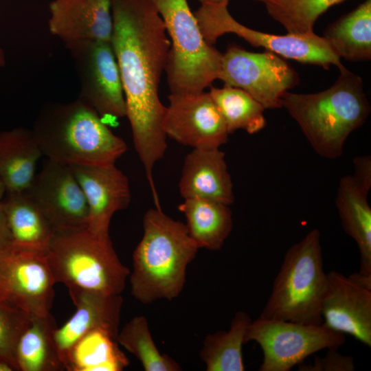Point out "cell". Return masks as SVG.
<instances>
[{"label": "cell", "mask_w": 371, "mask_h": 371, "mask_svg": "<svg viewBox=\"0 0 371 371\" xmlns=\"http://www.w3.org/2000/svg\"><path fill=\"white\" fill-rule=\"evenodd\" d=\"M111 45L117 63L135 150L152 190L153 170L167 148L166 106L159 95L170 41L150 0H112Z\"/></svg>", "instance_id": "obj_1"}, {"label": "cell", "mask_w": 371, "mask_h": 371, "mask_svg": "<svg viewBox=\"0 0 371 371\" xmlns=\"http://www.w3.org/2000/svg\"><path fill=\"white\" fill-rule=\"evenodd\" d=\"M144 234L133 254L131 293L142 304L172 300L181 293L188 266L199 249L185 223L160 208H150L143 218Z\"/></svg>", "instance_id": "obj_2"}, {"label": "cell", "mask_w": 371, "mask_h": 371, "mask_svg": "<svg viewBox=\"0 0 371 371\" xmlns=\"http://www.w3.org/2000/svg\"><path fill=\"white\" fill-rule=\"evenodd\" d=\"M334 84L315 93L286 92L282 106L297 123L315 152L339 157L348 136L368 119L370 105L361 77L344 66Z\"/></svg>", "instance_id": "obj_3"}, {"label": "cell", "mask_w": 371, "mask_h": 371, "mask_svg": "<svg viewBox=\"0 0 371 371\" xmlns=\"http://www.w3.org/2000/svg\"><path fill=\"white\" fill-rule=\"evenodd\" d=\"M43 155L68 166L115 164L127 145L80 99L44 107L32 129Z\"/></svg>", "instance_id": "obj_4"}, {"label": "cell", "mask_w": 371, "mask_h": 371, "mask_svg": "<svg viewBox=\"0 0 371 371\" xmlns=\"http://www.w3.org/2000/svg\"><path fill=\"white\" fill-rule=\"evenodd\" d=\"M46 254L56 283L68 290L120 295L130 274L109 235L97 234L87 226L55 231Z\"/></svg>", "instance_id": "obj_5"}, {"label": "cell", "mask_w": 371, "mask_h": 371, "mask_svg": "<svg viewBox=\"0 0 371 371\" xmlns=\"http://www.w3.org/2000/svg\"><path fill=\"white\" fill-rule=\"evenodd\" d=\"M320 232L309 231L284 254L271 294L260 317L322 324V302L326 289Z\"/></svg>", "instance_id": "obj_6"}, {"label": "cell", "mask_w": 371, "mask_h": 371, "mask_svg": "<svg viewBox=\"0 0 371 371\" xmlns=\"http://www.w3.org/2000/svg\"><path fill=\"white\" fill-rule=\"evenodd\" d=\"M150 1L170 38L165 68L170 93L203 91L218 79L223 54L205 41L187 0Z\"/></svg>", "instance_id": "obj_7"}, {"label": "cell", "mask_w": 371, "mask_h": 371, "mask_svg": "<svg viewBox=\"0 0 371 371\" xmlns=\"http://www.w3.org/2000/svg\"><path fill=\"white\" fill-rule=\"evenodd\" d=\"M228 3H201L194 12L205 41L213 45L227 33H233L254 47H262L284 58L328 69L344 65L323 36L313 32L276 35L251 29L238 22L229 13Z\"/></svg>", "instance_id": "obj_8"}, {"label": "cell", "mask_w": 371, "mask_h": 371, "mask_svg": "<svg viewBox=\"0 0 371 371\" xmlns=\"http://www.w3.org/2000/svg\"><path fill=\"white\" fill-rule=\"evenodd\" d=\"M343 333L325 324H305L259 317L251 321L245 335L260 346L263 359L259 371H289L319 350H337L346 341Z\"/></svg>", "instance_id": "obj_9"}, {"label": "cell", "mask_w": 371, "mask_h": 371, "mask_svg": "<svg viewBox=\"0 0 371 371\" xmlns=\"http://www.w3.org/2000/svg\"><path fill=\"white\" fill-rule=\"evenodd\" d=\"M56 283L45 251L14 243L0 251V300L31 317L50 313Z\"/></svg>", "instance_id": "obj_10"}, {"label": "cell", "mask_w": 371, "mask_h": 371, "mask_svg": "<svg viewBox=\"0 0 371 371\" xmlns=\"http://www.w3.org/2000/svg\"><path fill=\"white\" fill-rule=\"evenodd\" d=\"M65 44L78 76V98L102 120L125 117L124 90L111 42L84 40Z\"/></svg>", "instance_id": "obj_11"}, {"label": "cell", "mask_w": 371, "mask_h": 371, "mask_svg": "<svg viewBox=\"0 0 371 371\" xmlns=\"http://www.w3.org/2000/svg\"><path fill=\"white\" fill-rule=\"evenodd\" d=\"M218 79L225 85L240 88L265 109L282 108V98L299 82L297 72L281 56L266 50L247 51L236 45L222 55Z\"/></svg>", "instance_id": "obj_12"}, {"label": "cell", "mask_w": 371, "mask_h": 371, "mask_svg": "<svg viewBox=\"0 0 371 371\" xmlns=\"http://www.w3.org/2000/svg\"><path fill=\"white\" fill-rule=\"evenodd\" d=\"M163 127L167 137L192 148H219L229 135L209 92L170 93Z\"/></svg>", "instance_id": "obj_13"}, {"label": "cell", "mask_w": 371, "mask_h": 371, "mask_svg": "<svg viewBox=\"0 0 371 371\" xmlns=\"http://www.w3.org/2000/svg\"><path fill=\"white\" fill-rule=\"evenodd\" d=\"M25 192L54 231L87 226V201L69 166L47 159Z\"/></svg>", "instance_id": "obj_14"}, {"label": "cell", "mask_w": 371, "mask_h": 371, "mask_svg": "<svg viewBox=\"0 0 371 371\" xmlns=\"http://www.w3.org/2000/svg\"><path fill=\"white\" fill-rule=\"evenodd\" d=\"M355 172L339 180L335 205L344 232L357 243L360 253L359 273L371 276V157L353 159Z\"/></svg>", "instance_id": "obj_15"}, {"label": "cell", "mask_w": 371, "mask_h": 371, "mask_svg": "<svg viewBox=\"0 0 371 371\" xmlns=\"http://www.w3.org/2000/svg\"><path fill=\"white\" fill-rule=\"evenodd\" d=\"M326 275L322 302L323 324L371 347V289L335 271Z\"/></svg>", "instance_id": "obj_16"}, {"label": "cell", "mask_w": 371, "mask_h": 371, "mask_svg": "<svg viewBox=\"0 0 371 371\" xmlns=\"http://www.w3.org/2000/svg\"><path fill=\"white\" fill-rule=\"evenodd\" d=\"M88 206L87 227L93 232L109 236L113 216L126 209L131 199L127 177L115 164L71 165Z\"/></svg>", "instance_id": "obj_17"}, {"label": "cell", "mask_w": 371, "mask_h": 371, "mask_svg": "<svg viewBox=\"0 0 371 371\" xmlns=\"http://www.w3.org/2000/svg\"><path fill=\"white\" fill-rule=\"evenodd\" d=\"M68 291L76 311L54 332L56 350L65 369L71 349L87 333L102 329L117 339L123 303L120 294L107 295L80 289Z\"/></svg>", "instance_id": "obj_18"}, {"label": "cell", "mask_w": 371, "mask_h": 371, "mask_svg": "<svg viewBox=\"0 0 371 371\" xmlns=\"http://www.w3.org/2000/svg\"><path fill=\"white\" fill-rule=\"evenodd\" d=\"M112 0H53L48 26L52 34L67 42H111Z\"/></svg>", "instance_id": "obj_19"}, {"label": "cell", "mask_w": 371, "mask_h": 371, "mask_svg": "<svg viewBox=\"0 0 371 371\" xmlns=\"http://www.w3.org/2000/svg\"><path fill=\"white\" fill-rule=\"evenodd\" d=\"M179 190L183 199L201 198L232 204L233 183L225 153L219 148H193L184 159Z\"/></svg>", "instance_id": "obj_20"}, {"label": "cell", "mask_w": 371, "mask_h": 371, "mask_svg": "<svg viewBox=\"0 0 371 371\" xmlns=\"http://www.w3.org/2000/svg\"><path fill=\"white\" fill-rule=\"evenodd\" d=\"M42 155L32 130L17 127L0 131V179L5 193L29 188Z\"/></svg>", "instance_id": "obj_21"}, {"label": "cell", "mask_w": 371, "mask_h": 371, "mask_svg": "<svg viewBox=\"0 0 371 371\" xmlns=\"http://www.w3.org/2000/svg\"><path fill=\"white\" fill-rule=\"evenodd\" d=\"M177 208L185 216L188 233L199 249H221L233 226L229 205L206 199L188 198Z\"/></svg>", "instance_id": "obj_22"}, {"label": "cell", "mask_w": 371, "mask_h": 371, "mask_svg": "<svg viewBox=\"0 0 371 371\" xmlns=\"http://www.w3.org/2000/svg\"><path fill=\"white\" fill-rule=\"evenodd\" d=\"M1 203L13 243L47 252L55 231L27 192L5 193Z\"/></svg>", "instance_id": "obj_23"}, {"label": "cell", "mask_w": 371, "mask_h": 371, "mask_svg": "<svg viewBox=\"0 0 371 371\" xmlns=\"http://www.w3.org/2000/svg\"><path fill=\"white\" fill-rule=\"evenodd\" d=\"M323 38L339 58L350 61L371 58V0L329 25Z\"/></svg>", "instance_id": "obj_24"}, {"label": "cell", "mask_w": 371, "mask_h": 371, "mask_svg": "<svg viewBox=\"0 0 371 371\" xmlns=\"http://www.w3.org/2000/svg\"><path fill=\"white\" fill-rule=\"evenodd\" d=\"M56 324L49 313L31 317L17 345L16 361L21 371H60L65 366L54 339Z\"/></svg>", "instance_id": "obj_25"}, {"label": "cell", "mask_w": 371, "mask_h": 371, "mask_svg": "<svg viewBox=\"0 0 371 371\" xmlns=\"http://www.w3.org/2000/svg\"><path fill=\"white\" fill-rule=\"evenodd\" d=\"M251 319L245 311L236 312L228 330L205 336L199 355L207 371H243V345Z\"/></svg>", "instance_id": "obj_26"}, {"label": "cell", "mask_w": 371, "mask_h": 371, "mask_svg": "<svg viewBox=\"0 0 371 371\" xmlns=\"http://www.w3.org/2000/svg\"><path fill=\"white\" fill-rule=\"evenodd\" d=\"M117 339L109 333L97 329L82 337L71 349L67 371H121L128 365Z\"/></svg>", "instance_id": "obj_27"}, {"label": "cell", "mask_w": 371, "mask_h": 371, "mask_svg": "<svg viewBox=\"0 0 371 371\" xmlns=\"http://www.w3.org/2000/svg\"><path fill=\"white\" fill-rule=\"evenodd\" d=\"M209 93L225 121L229 134L240 129L254 134L265 127V109L245 91L224 85L221 88L212 87Z\"/></svg>", "instance_id": "obj_28"}, {"label": "cell", "mask_w": 371, "mask_h": 371, "mask_svg": "<svg viewBox=\"0 0 371 371\" xmlns=\"http://www.w3.org/2000/svg\"><path fill=\"white\" fill-rule=\"evenodd\" d=\"M117 341L133 354L145 371H179L181 366L171 357L161 354L152 338L147 319L135 316L119 330Z\"/></svg>", "instance_id": "obj_29"}, {"label": "cell", "mask_w": 371, "mask_h": 371, "mask_svg": "<svg viewBox=\"0 0 371 371\" xmlns=\"http://www.w3.org/2000/svg\"><path fill=\"white\" fill-rule=\"evenodd\" d=\"M269 15L291 34L313 32L318 18L330 7L346 0H257Z\"/></svg>", "instance_id": "obj_30"}, {"label": "cell", "mask_w": 371, "mask_h": 371, "mask_svg": "<svg viewBox=\"0 0 371 371\" xmlns=\"http://www.w3.org/2000/svg\"><path fill=\"white\" fill-rule=\"evenodd\" d=\"M22 309L0 300V362L18 370L16 349L19 339L31 320Z\"/></svg>", "instance_id": "obj_31"}, {"label": "cell", "mask_w": 371, "mask_h": 371, "mask_svg": "<svg viewBox=\"0 0 371 371\" xmlns=\"http://www.w3.org/2000/svg\"><path fill=\"white\" fill-rule=\"evenodd\" d=\"M313 363L300 365L298 370L301 371H352L355 370L353 358L345 356L337 352V350H328L326 355L322 357H316Z\"/></svg>", "instance_id": "obj_32"}, {"label": "cell", "mask_w": 371, "mask_h": 371, "mask_svg": "<svg viewBox=\"0 0 371 371\" xmlns=\"http://www.w3.org/2000/svg\"><path fill=\"white\" fill-rule=\"evenodd\" d=\"M13 243L7 218L0 201V251Z\"/></svg>", "instance_id": "obj_33"}, {"label": "cell", "mask_w": 371, "mask_h": 371, "mask_svg": "<svg viewBox=\"0 0 371 371\" xmlns=\"http://www.w3.org/2000/svg\"><path fill=\"white\" fill-rule=\"evenodd\" d=\"M348 277L360 286L371 289V276L358 272L350 274Z\"/></svg>", "instance_id": "obj_34"}, {"label": "cell", "mask_w": 371, "mask_h": 371, "mask_svg": "<svg viewBox=\"0 0 371 371\" xmlns=\"http://www.w3.org/2000/svg\"><path fill=\"white\" fill-rule=\"evenodd\" d=\"M201 3H228L229 0H199Z\"/></svg>", "instance_id": "obj_35"}, {"label": "cell", "mask_w": 371, "mask_h": 371, "mask_svg": "<svg viewBox=\"0 0 371 371\" xmlns=\"http://www.w3.org/2000/svg\"><path fill=\"white\" fill-rule=\"evenodd\" d=\"M13 368L4 363L0 362V371H12Z\"/></svg>", "instance_id": "obj_36"}, {"label": "cell", "mask_w": 371, "mask_h": 371, "mask_svg": "<svg viewBox=\"0 0 371 371\" xmlns=\"http://www.w3.org/2000/svg\"><path fill=\"white\" fill-rule=\"evenodd\" d=\"M5 64V59L4 52L2 49L0 47V67H3Z\"/></svg>", "instance_id": "obj_37"}, {"label": "cell", "mask_w": 371, "mask_h": 371, "mask_svg": "<svg viewBox=\"0 0 371 371\" xmlns=\"http://www.w3.org/2000/svg\"><path fill=\"white\" fill-rule=\"evenodd\" d=\"M5 194V188L2 181L0 179V201L4 197Z\"/></svg>", "instance_id": "obj_38"}]
</instances>
